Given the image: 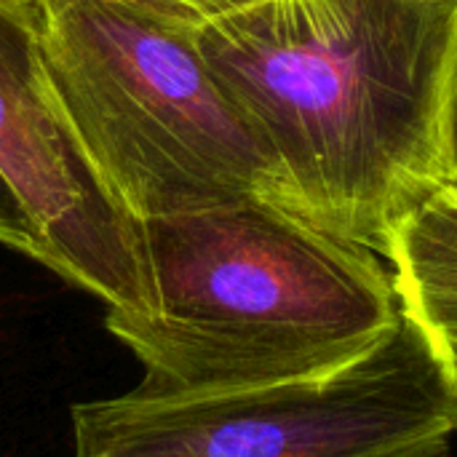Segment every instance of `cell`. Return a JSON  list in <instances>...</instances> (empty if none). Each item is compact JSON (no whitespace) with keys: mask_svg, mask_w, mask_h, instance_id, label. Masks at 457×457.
<instances>
[{"mask_svg":"<svg viewBox=\"0 0 457 457\" xmlns=\"http://www.w3.org/2000/svg\"><path fill=\"white\" fill-rule=\"evenodd\" d=\"M150 308L104 327L150 396L276 383L335 370L402 316L388 262L262 201L139 220Z\"/></svg>","mask_w":457,"mask_h":457,"instance_id":"cell-2","label":"cell"},{"mask_svg":"<svg viewBox=\"0 0 457 457\" xmlns=\"http://www.w3.org/2000/svg\"><path fill=\"white\" fill-rule=\"evenodd\" d=\"M455 434V380L404 311L327 372L72 407L75 457H447Z\"/></svg>","mask_w":457,"mask_h":457,"instance_id":"cell-4","label":"cell"},{"mask_svg":"<svg viewBox=\"0 0 457 457\" xmlns=\"http://www.w3.org/2000/svg\"><path fill=\"white\" fill-rule=\"evenodd\" d=\"M447 187L457 193V78L450 102V123H447Z\"/></svg>","mask_w":457,"mask_h":457,"instance_id":"cell-9","label":"cell"},{"mask_svg":"<svg viewBox=\"0 0 457 457\" xmlns=\"http://www.w3.org/2000/svg\"><path fill=\"white\" fill-rule=\"evenodd\" d=\"M56 94L139 222L292 190L198 46V19L147 0H35Z\"/></svg>","mask_w":457,"mask_h":457,"instance_id":"cell-3","label":"cell"},{"mask_svg":"<svg viewBox=\"0 0 457 457\" xmlns=\"http://www.w3.org/2000/svg\"><path fill=\"white\" fill-rule=\"evenodd\" d=\"M0 174L40 233L46 268L99 297L107 313H147L139 225L56 94L35 0H0Z\"/></svg>","mask_w":457,"mask_h":457,"instance_id":"cell-5","label":"cell"},{"mask_svg":"<svg viewBox=\"0 0 457 457\" xmlns=\"http://www.w3.org/2000/svg\"><path fill=\"white\" fill-rule=\"evenodd\" d=\"M399 305L457 386V193L442 187L410 209L394 228L386 257Z\"/></svg>","mask_w":457,"mask_h":457,"instance_id":"cell-6","label":"cell"},{"mask_svg":"<svg viewBox=\"0 0 457 457\" xmlns=\"http://www.w3.org/2000/svg\"><path fill=\"white\" fill-rule=\"evenodd\" d=\"M198 46L305 222L386 257L447 187L457 0H260L198 24Z\"/></svg>","mask_w":457,"mask_h":457,"instance_id":"cell-1","label":"cell"},{"mask_svg":"<svg viewBox=\"0 0 457 457\" xmlns=\"http://www.w3.org/2000/svg\"><path fill=\"white\" fill-rule=\"evenodd\" d=\"M0 244L21 252L37 262H46L40 233L3 174H0Z\"/></svg>","mask_w":457,"mask_h":457,"instance_id":"cell-7","label":"cell"},{"mask_svg":"<svg viewBox=\"0 0 457 457\" xmlns=\"http://www.w3.org/2000/svg\"><path fill=\"white\" fill-rule=\"evenodd\" d=\"M147 3H158V5H166V8H177L193 19H198L201 24L204 21H212V19H220L225 13H233V11H241L246 5H254L260 0H147Z\"/></svg>","mask_w":457,"mask_h":457,"instance_id":"cell-8","label":"cell"}]
</instances>
